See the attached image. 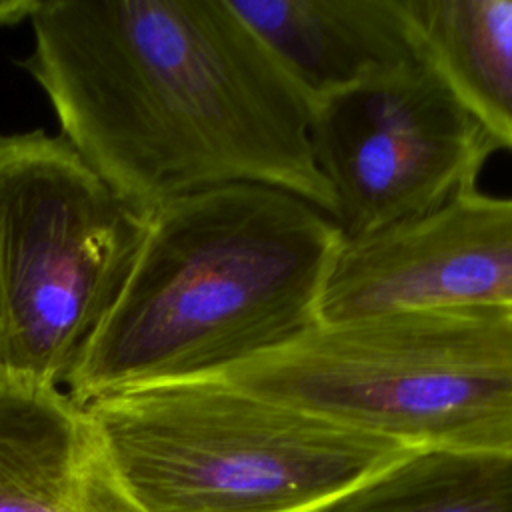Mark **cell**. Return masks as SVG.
I'll list each match as a JSON object with an SVG mask.
<instances>
[{"mask_svg": "<svg viewBox=\"0 0 512 512\" xmlns=\"http://www.w3.org/2000/svg\"><path fill=\"white\" fill-rule=\"evenodd\" d=\"M344 236L296 194L230 184L162 206L114 308L70 372L80 406L222 374L320 322Z\"/></svg>", "mask_w": 512, "mask_h": 512, "instance_id": "cell-2", "label": "cell"}, {"mask_svg": "<svg viewBox=\"0 0 512 512\" xmlns=\"http://www.w3.org/2000/svg\"><path fill=\"white\" fill-rule=\"evenodd\" d=\"M40 2L36 0H0V26L30 20Z\"/></svg>", "mask_w": 512, "mask_h": 512, "instance_id": "cell-12", "label": "cell"}, {"mask_svg": "<svg viewBox=\"0 0 512 512\" xmlns=\"http://www.w3.org/2000/svg\"><path fill=\"white\" fill-rule=\"evenodd\" d=\"M416 46L458 102L512 150V0H402Z\"/></svg>", "mask_w": 512, "mask_h": 512, "instance_id": "cell-10", "label": "cell"}, {"mask_svg": "<svg viewBox=\"0 0 512 512\" xmlns=\"http://www.w3.org/2000/svg\"><path fill=\"white\" fill-rule=\"evenodd\" d=\"M426 308L512 312V198L470 188L428 214L344 240L320 322Z\"/></svg>", "mask_w": 512, "mask_h": 512, "instance_id": "cell-7", "label": "cell"}, {"mask_svg": "<svg viewBox=\"0 0 512 512\" xmlns=\"http://www.w3.org/2000/svg\"><path fill=\"white\" fill-rule=\"evenodd\" d=\"M18 64L60 134L138 212L230 184L300 196L330 218L312 102L230 0H48Z\"/></svg>", "mask_w": 512, "mask_h": 512, "instance_id": "cell-1", "label": "cell"}, {"mask_svg": "<svg viewBox=\"0 0 512 512\" xmlns=\"http://www.w3.org/2000/svg\"><path fill=\"white\" fill-rule=\"evenodd\" d=\"M148 226L62 134H0V372L66 384Z\"/></svg>", "mask_w": 512, "mask_h": 512, "instance_id": "cell-5", "label": "cell"}, {"mask_svg": "<svg viewBox=\"0 0 512 512\" xmlns=\"http://www.w3.org/2000/svg\"><path fill=\"white\" fill-rule=\"evenodd\" d=\"M320 512H512V454L412 450Z\"/></svg>", "mask_w": 512, "mask_h": 512, "instance_id": "cell-11", "label": "cell"}, {"mask_svg": "<svg viewBox=\"0 0 512 512\" xmlns=\"http://www.w3.org/2000/svg\"><path fill=\"white\" fill-rule=\"evenodd\" d=\"M84 412L132 512H320L412 452L222 374L108 394Z\"/></svg>", "mask_w": 512, "mask_h": 512, "instance_id": "cell-3", "label": "cell"}, {"mask_svg": "<svg viewBox=\"0 0 512 512\" xmlns=\"http://www.w3.org/2000/svg\"><path fill=\"white\" fill-rule=\"evenodd\" d=\"M222 376L412 450L512 454V312L318 322Z\"/></svg>", "mask_w": 512, "mask_h": 512, "instance_id": "cell-4", "label": "cell"}, {"mask_svg": "<svg viewBox=\"0 0 512 512\" xmlns=\"http://www.w3.org/2000/svg\"><path fill=\"white\" fill-rule=\"evenodd\" d=\"M314 104L422 54L402 0H230Z\"/></svg>", "mask_w": 512, "mask_h": 512, "instance_id": "cell-8", "label": "cell"}, {"mask_svg": "<svg viewBox=\"0 0 512 512\" xmlns=\"http://www.w3.org/2000/svg\"><path fill=\"white\" fill-rule=\"evenodd\" d=\"M0 512H132L70 394L0 372Z\"/></svg>", "mask_w": 512, "mask_h": 512, "instance_id": "cell-9", "label": "cell"}, {"mask_svg": "<svg viewBox=\"0 0 512 512\" xmlns=\"http://www.w3.org/2000/svg\"><path fill=\"white\" fill-rule=\"evenodd\" d=\"M312 150L332 220L356 240L476 188L498 144L420 56L314 104Z\"/></svg>", "mask_w": 512, "mask_h": 512, "instance_id": "cell-6", "label": "cell"}]
</instances>
